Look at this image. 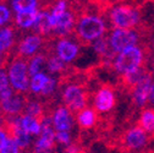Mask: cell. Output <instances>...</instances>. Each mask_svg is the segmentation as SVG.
I'll return each mask as SVG.
<instances>
[{"mask_svg": "<svg viewBox=\"0 0 154 153\" xmlns=\"http://www.w3.org/2000/svg\"><path fill=\"white\" fill-rule=\"evenodd\" d=\"M28 99L27 93H14L10 98L2 101V115L22 117Z\"/></svg>", "mask_w": 154, "mask_h": 153, "instance_id": "30bf717a", "label": "cell"}, {"mask_svg": "<svg viewBox=\"0 0 154 153\" xmlns=\"http://www.w3.org/2000/svg\"><path fill=\"white\" fill-rule=\"evenodd\" d=\"M75 118L77 119L79 127L82 131H87V130H92L94 126L98 125L99 114L95 111L93 107H87L83 110H81Z\"/></svg>", "mask_w": 154, "mask_h": 153, "instance_id": "4fadbf2b", "label": "cell"}, {"mask_svg": "<svg viewBox=\"0 0 154 153\" xmlns=\"http://www.w3.org/2000/svg\"><path fill=\"white\" fill-rule=\"evenodd\" d=\"M87 153H89V152H87Z\"/></svg>", "mask_w": 154, "mask_h": 153, "instance_id": "484cf974", "label": "cell"}, {"mask_svg": "<svg viewBox=\"0 0 154 153\" xmlns=\"http://www.w3.org/2000/svg\"><path fill=\"white\" fill-rule=\"evenodd\" d=\"M41 9L32 12H20L15 15V26L18 30H29L34 26L38 16H39Z\"/></svg>", "mask_w": 154, "mask_h": 153, "instance_id": "5bb4252c", "label": "cell"}, {"mask_svg": "<svg viewBox=\"0 0 154 153\" xmlns=\"http://www.w3.org/2000/svg\"><path fill=\"white\" fill-rule=\"evenodd\" d=\"M137 124L150 136L154 137V108L147 107L141 110Z\"/></svg>", "mask_w": 154, "mask_h": 153, "instance_id": "9a60e30c", "label": "cell"}, {"mask_svg": "<svg viewBox=\"0 0 154 153\" xmlns=\"http://www.w3.org/2000/svg\"><path fill=\"white\" fill-rule=\"evenodd\" d=\"M6 2H8V0H2V3H3V4H5Z\"/></svg>", "mask_w": 154, "mask_h": 153, "instance_id": "d4e9b609", "label": "cell"}, {"mask_svg": "<svg viewBox=\"0 0 154 153\" xmlns=\"http://www.w3.org/2000/svg\"><path fill=\"white\" fill-rule=\"evenodd\" d=\"M48 77L49 75L44 73V72H39L34 75L33 77L31 79V85H29V89H31V93L34 94V95H38L41 94L42 89L44 88L47 81H48Z\"/></svg>", "mask_w": 154, "mask_h": 153, "instance_id": "d6986e66", "label": "cell"}, {"mask_svg": "<svg viewBox=\"0 0 154 153\" xmlns=\"http://www.w3.org/2000/svg\"><path fill=\"white\" fill-rule=\"evenodd\" d=\"M0 11H2V17H0V25L2 26H5V23H9L11 21V11L10 9L2 3L0 5Z\"/></svg>", "mask_w": 154, "mask_h": 153, "instance_id": "603a6c76", "label": "cell"}, {"mask_svg": "<svg viewBox=\"0 0 154 153\" xmlns=\"http://www.w3.org/2000/svg\"><path fill=\"white\" fill-rule=\"evenodd\" d=\"M57 87H59V79H55V77H53V76H49L48 81H47V83H45V86L42 89V92H41L39 95H41L43 99L54 97Z\"/></svg>", "mask_w": 154, "mask_h": 153, "instance_id": "44dd1931", "label": "cell"}, {"mask_svg": "<svg viewBox=\"0 0 154 153\" xmlns=\"http://www.w3.org/2000/svg\"><path fill=\"white\" fill-rule=\"evenodd\" d=\"M0 153H20V146L17 145L15 139L10 137L8 133L2 130L0 131Z\"/></svg>", "mask_w": 154, "mask_h": 153, "instance_id": "ac0fdd59", "label": "cell"}, {"mask_svg": "<svg viewBox=\"0 0 154 153\" xmlns=\"http://www.w3.org/2000/svg\"><path fill=\"white\" fill-rule=\"evenodd\" d=\"M153 140H154V137L150 136L149 133H147L137 124V125H130L124 131L118 133L116 137H115V141H112V143L121 152L131 153L134 151L143 149Z\"/></svg>", "mask_w": 154, "mask_h": 153, "instance_id": "277c9868", "label": "cell"}, {"mask_svg": "<svg viewBox=\"0 0 154 153\" xmlns=\"http://www.w3.org/2000/svg\"><path fill=\"white\" fill-rule=\"evenodd\" d=\"M47 65V54H44L43 52H39V54L34 55L33 58H31L28 60V71H29V76H33L42 72V70Z\"/></svg>", "mask_w": 154, "mask_h": 153, "instance_id": "e0dca14e", "label": "cell"}, {"mask_svg": "<svg viewBox=\"0 0 154 153\" xmlns=\"http://www.w3.org/2000/svg\"><path fill=\"white\" fill-rule=\"evenodd\" d=\"M154 81V72L152 70L148 71V73L134 86L130 94V111L132 114H136L138 109H144L148 104L149 92L152 83Z\"/></svg>", "mask_w": 154, "mask_h": 153, "instance_id": "52a82bcc", "label": "cell"}, {"mask_svg": "<svg viewBox=\"0 0 154 153\" xmlns=\"http://www.w3.org/2000/svg\"><path fill=\"white\" fill-rule=\"evenodd\" d=\"M12 9L16 14L20 12H32L41 9L39 0H12Z\"/></svg>", "mask_w": 154, "mask_h": 153, "instance_id": "2e32d148", "label": "cell"}, {"mask_svg": "<svg viewBox=\"0 0 154 153\" xmlns=\"http://www.w3.org/2000/svg\"><path fill=\"white\" fill-rule=\"evenodd\" d=\"M44 45V38L38 34H28L22 37L16 47V56H22V58L29 60V58L34 56L38 50H42Z\"/></svg>", "mask_w": 154, "mask_h": 153, "instance_id": "9c48e42d", "label": "cell"}, {"mask_svg": "<svg viewBox=\"0 0 154 153\" xmlns=\"http://www.w3.org/2000/svg\"><path fill=\"white\" fill-rule=\"evenodd\" d=\"M73 114L65 107L59 105L53 113V125L56 131H67L71 132L73 127Z\"/></svg>", "mask_w": 154, "mask_h": 153, "instance_id": "7c38bea8", "label": "cell"}, {"mask_svg": "<svg viewBox=\"0 0 154 153\" xmlns=\"http://www.w3.org/2000/svg\"><path fill=\"white\" fill-rule=\"evenodd\" d=\"M56 142L57 145H61V146H67L72 142V135L71 132L67 131H56Z\"/></svg>", "mask_w": 154, "mask_h": 153, "instance_id": "7402d4cb", "label": "cell"}, {"mask_svg": "<svg viewBox=\"0 0 154 153\" xmlns=\"http://www.w3.org/2000/svg\"><path fill=\"white\" fill-rule=\"evenodd\" d=\"M108 16L112 30H140L142 23L140 4L116 5L110 9Z\"/></svg>", "mask_w": 154, "mask_h": 153, "instance_id": "3957f363", "label": "cell"}, {"mask_svg": "<svg viewBox=\"0 0 154 153\" xmlns=\"http://www.w3.org/2000/svg\"><path fill=\"white\" fill-rule=\"evenodd\" d=\"M149 56L150 54L148 45L128 47L115 56L111 67L119 75H124L147 65Z\"/></svg>", "mask_w": 154, "mask_h": 153, "instance_id": "7a4b0ae2", "label": "cell"}, {"mask_svg": "<svg viewBox=\"0 0 154 153\" xmlns=\"http://www.w3.org/2000/svg\"><path fill=\"white\" fill-rule=\"evenodd\" d=\"M152 37L143 34L138 30H119L114 28L109 34V42L114 53H121L128 47L148 45Z\"/></svg>", "mask_w": 154, "mask_h": 153, "instance_id": "5b68a950", "label": "cell"}, {"mask_svg": "<svg viewBox=\"0 0 154 153\" xmlns=\"http://www.w3.org/2000/svg\"><path fill=\"white\" fill-rule=\"evenodd\" d=\"M106 30L104 16L83 12L76 17V27L71 38L81 47H91L94 41L106 36Z\"/></svg>", "mask_w": 154, "mask_h": 153, "instance_id": "6da1fadb", "label": "cell"}, {"mask_svg": "<svg viewBox=\"0 0 154 153\" xmlns=\"http://www.w3.org/2000/svg\"><path fill=\"white\" fill-rule=\"evenodd\" d=\"M116 86L112 83H103L92 98V107L99 115L111 111L116 105Z\"/></svg>", "mask_w": 154, "mask_h": 153, "instance_id": "ba28073f", "label": "cell"}, {"mask_svg": "<svg viewBox=\"0 0 154 153\" xmlns=\"http://www.w3.org/2000/svg\"><path fill=\"white\" fill-rule=\"evenodd\" d=\"M148 49H149V54H150L149 59L154 60V37H152V39H150V42L148 44Z\"/></svg>", "mask_w": 154, "mask_h": 153, "instance_id": "cb8c5ba5", "label": "cell"}, {"mask_svg": "<svg viewBox=\"0 0 154 153\" xmlns=\"http://www.w3.org/2000/svg\"><path fill=\"white\" fill-rule=\"evenodd\" d=\"M55 52L65 63H72L80 58L81 45L71 38H63L55 43Z\"/></svg>", "mask_w": 154, "mask_h": 153, "instance_id": "8fae6325", "label": "cell"}, {"mask_svg": "<svg viewBox=\"0 0 154 153\" xmlns=\"http://www.w3.org/2000/svg\"><path fill=\"white\" fill-rule=\"evenodd\" d=\"M22 125L29 135L38 136L42 131V121L28 115H22Z\"/></svg>", "mask_w": 154, "mask_h": 153, "instance_id": "ffe728a7", "label": "cell"}, {"mask_svg": "<svg viewBox=\"0 0 154 153\" xmlns=\"http://www.w3.org/2000/svg\"><path fill=\"white\" fill-rule=\"evenodd\" d=\"M8 75L11 86L18 93H27L31 81L28 71V60L22 56H15L9 64Z\"/></svg>", "mask_w": 154, "mask_h": 153, "instance_id": "8992f818", "label": "cell"}]
</instances>
